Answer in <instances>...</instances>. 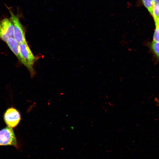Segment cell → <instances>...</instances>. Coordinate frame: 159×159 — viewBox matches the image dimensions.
<instances>
[{
  "label": "cell",
  "mask_w": 159,
  "mask_h": 159,
  "mask_svg": "<svg viewBox=\"0 0 159 159\" xmlns=\"http://www.w3.org/2000/svg\"><path fill=\"white\" fill-rule=\"evenodd\" d=\"M10 37H14L13 24L10 18H4L0 20V39L6 42Z\"/></svg>",
  "instance_id": "277c9868"
},
{
  "label": "cell",
  "mask_w": 159,
  "mask_h": 159,
  "mask_svg": "<svg viewBox=\"0 0 159 159\" xmlns=\"http://www.w3.org/2000/svg\"><path fill=\"white\" fill-rule=\"evenodd\" d=\"M6 42L14 54L19 60V44L14 37L8 38Z\"/></svg>",
  "instance_id": "8992f818"
},
{
  "label": "cell",
  "mask_w": 159,
  "mask_h": 159,
  "mask_svg": "<svg viewBox=\"0 0 159 159\" xmlns=\"http://www.w3.org/2000/svg\"><path fill=\"white\" fill-rule=\"evenodd\" d=\"M157 101L159 103V100L157 99Z\"/></svg>",
  "instance_id": "8fae6325"
},
{
  "label": "cell",
  "mask_w": 159,
  "mask_h": 159,
  "mask_svg": "<svg viewBox=\"0 0 159 159\" xmlns=\"http://www.w3.org/2000/svg\"><path fill=\"white\" fill-rule=\"evenodd\" d=\"M153 12L154 20H159V0H154Z\"/></svg>",
  "instance_id": "ba28073f"
},
{
  "label": "cell",
  "mask_w": 159,
  "mask_h": 159,
  "mask_svg": "<svg viewBox=\"0 0 159 159\" xmlns=\"http://www.w3.org/2000/svg\"><path fill=\"white\" fill-rule=\"evenodd\" d=\"M4 118L8 127L11 128L16 127L21 119L19 112L13 107L9 108L6 111Z\"/></svg>",
  "instance_id": "5b68a950"
},
{
  "label": "cell",
  "mask_w": 159,
  "mask_h": 159,
  "mask_svg": "<svg viewBox=\"0 0 159 159\" xmlns=\"http://www.w3.org/2000/svg\"><path fill=\"white\" fill-rule=\"evenodd\" d=\"M155 29L153 36V42H159V20L155 19L154 20Z\"/></svg>",
  "instance_id": "9c48e42d"
},
{
  "label": "cell",
  "mask_w": 159,
  "mask_h": 159,
  "mask_svg": "<svg viewBox=\"0 0 159 159\" xmlns=\"http://www.w3.org/2000/svg\"><path fill=\"white\" fill-rule=\"evenodd\" d=\"M159 20V19H158Z\"/></svg>",
  "instance_id": "7c38bea8"
},
{
  "label": "cell",
  "mask_w": 159,
  "mask_h": 159,
  "mask_svg": "<svg viewBox=\"0 0 159 159\" xmlns=\"http://www.w3.org/2000/svg\"><path fill=\"white\" fill-rule=\"evenodd\" d=\"M7 145L19 148L14 131L11 128L8 127L0 130V146Z\"/></svg>",
  "instance_id": "3957f363"
},
{
  "label": "cell",
  "mask_w": 159,
  "mask_h": 159,
  "mask_svg": "<svg viewBox=\"0 0 159 159\" xmlns=\"http://www.w3.org/2000/svg\"><path fill=\"white\" fill-rule=\"evenodd\" d=\"M10 14V18L14 26V37L20 44L26 42L24 27L20 21L19 13L18 11L15 14L11 9L6 6Z\"/></svg>",
  "instance_id": "7a4b0ae2"
},
{
  "label": "cell",
  "mask_w": 159,
  "mask_h": 159,
  "mask_svg": "<svg viewBox=\"0 0 159 159\" xmlns=\"http://www.w3.org/2000/svg\"><path fill=\"white\" fill-rule=\"evenodd\" d=\"M19 61L28 69L32 75L33 74V65L36 58L26 42L19 44Z\"/></svg>",
  "instance_id": "6da1fadb"
},
{
  "label": "cell",
  "mask_w": 159,
  "mask_h": 159,
  "mask_svg": "<svg viewBox=\"0 0 159 159\" xmlns=\"http://www.w3.org/2000/svg\"><path fill=\"white\" fill-rule=\"evenodd\" d=\"M150 47L154 54L157 57L159 58V42L153 41Z\"/></svg>",
  "instance_id": "30bf717a"
},
{
  "label": "cell",
  "mask_w": 159,
  "mask_h": 159,
  "mask_svg": "<svg viewBox=\"0 0 159 159\" xmlns=\"http://www.w3.org/2000/svg\"><path fill=\"white\" fill-rule=\"evenodd\" d=\"M144 6L150 13L153 16V9L154 0H141Z\"/></svg>",
  "instance_id": "52a82bcc"
}]
</instances>
